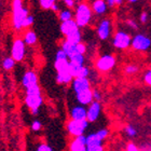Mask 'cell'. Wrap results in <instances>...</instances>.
<instances>
[{
  "label": "cell",
  "instance_id": "1",
  "mask_svg": "<svg viewBox=\"0 0 151 151\" xmlns=\"http://www.w3.org/2000/svg\"><path fill=\"white\" fill-rule=\"evenodd\" d=\"M42 103H43V98H42V94H41V90L39 85H36L34 88L26 90L25 104L30 109V112L34 116L38 114L39 108L41 107Z\"/></svg>",
  "mask_w": 151,
  "mask_h": 151
},
{
  "label": "cell",
  "instance_id": "2",
  "mask_svg": "<svg viewBox=\"0 0 151 151\" xmlns=\"http://www.w3.org/2000/svg\"><path fill=\"white\" fill-rule=\"evenodd\" d=\"M93 11L91 9V6L86 2H81L76 6L75 11V22L77 23L79 28L85 27L91 22Z\"/></svg>",
  "mask_w": 151,
  "mask_h": 151
},
{
  "label": "cell",
  "instance_id": "3",
  "mask_svg": "<svg viewBox=\"0 0 151 151\" xmlns=\"http://www.w3.org/2000/svg\"><path fill=\"white\" fill-rule=\"evenodd\" d=\"M29 15L28 10L24 8L21 0H14L12 4V22L16 30L23 28V22Z\"/></svg>",
  "mask_w": 151,
  "mask_h": 151
},
{
  "label": "cell",
  "instance_id": "4",
  "mask_svg": "<svg viewBox=\"0 0 151 151\" xmlns=\"http://www.w3.org/2000/svg\"><path fill=\"white\" fill-rule=\"evenodd\" d=\"M90 123L86 120L83 121H76V120H68V122L66 124L67 132L70 136L73 137H78V136L84 135V133L86 132V129H88Z\"/></svg>",
  "mask_w": 151,
  "mask_h": 151
},
{
  "label": "cell",
  "instance_id": "5",
  "mask_svg": "<svg viewBox=\"0 0 151 151\" xmlns=\"http://www.w3.org/2000/svg\"><path fill=\"white\" fill-rule=\"evenodd\" d=\"M116 58L112 54H103L95 62V67L101 73H108L116 66Z\"/></svg>",
  "mask_w": 151,
  "mask_h": 151
},
{
  "label": "cell",
  "instance_id": "6",
  "mask_svg": "<svg viewBox=\"0 0 151 151\" xmlns=\"http://www.w3.org/2000/svg\"><path fill=\"white\" fill-rule=\"evenodd\" d=\"M132 38L126 32L118 30L112 38V45L119 50H125L131 47Z\"/></svg>",
  "mask_w": 151,
  "mask_h": 151
},
{
  "label": "cell",
  "instance_id": "7",
  "mask_svg": "<svg viewBox=\"0 0 151 151\" xmlns=\"http://www.w3.org/2000/svg\"><path fill=\"white\" fill-rule=\"evenodd\" d=\"M131 47L135 51H139V52L147 51L151 47V39L148 36L142 35V34H137L132 38Z\"/></svg>",
  "mask_w": 151,
  "mask_h": 151
},
{
  "label": "cell",
  "instance_id": "8",
  "mask_svg": "<svg viewBox=\"0 0 151 151\" xmlns=\"http://www.w3.org/2000/svg\"><path fill=\"white\" fill-rule=\"evenodd\" d=\"M96 32L101 40H108L112 34V21L110 19H103L98 24Z\"/></svg>",
  "mask_w": 151,
  "mask_h": 151
},
{
  "label": "cell",
  "instance_id": "9",
  "mask_svg": "<svg viewBox=\"0 0 151 151\" xmlns=\"http://www.w3.org/2000/svg\"><path fill=\"white\" fill-rule=\"evenodd\" d=\"M25 45L22 39H15L12 44L11 50V57L15 62H21L25 56Z\"/></svg>",
  "mask_w": 151,
  "mask_h": 151
},
{
  "label": "cell",
  "instance_id": "10",
  "mask_svg": "<svg viewBox=\"0 0 151 151\" xmlns=\"http://www.w3.org/2000/svg\"><path fill=\"white\" fill-rule=\"evenodd\" d=\"M101 113V104L99 101H93L86 107V121L88 123L96 122Z\"/></svg>",
  "mask_w": 151,
  "mask_h": 151
},
{
  "label": "cell",
  "instance_id": "11",
  "mask_svg": "<svg viewBox=\"0 0 151 151\" xmlns=\"http://www.w3.org/2000/svg\"><path fill=\"white\" fill-rule=\"evenodd\" d=\"M71 88L75 94H78L86 90H91V82L88 78H75L71 81Z\"/></svg>",
  "mask_w": 151,
  "mask_h": 151
},
{
  "label": "cell",
  "instance_id": "12",
  "mask_svg": "<svg viewBox=\"0 0 151 151\" xmlns=\"http://www.w3.org/2000/svg\"><path fill=\"white\" fill-rule=\"evenodd\" d=\"M22 84L26 90L38 85V77L35 71H32V70L26 71L22 78Z\"/></svg>",
  "mask_w": 151,
  "mask_h": 151
},
{
  "label": "cell",
  "instance_id": "13",
  "mask_svg": "<svg viewBox=\"0 0 151 151\" xmlns=\"http://www.w3.org/2000/svg\"><path fill=\"white\" fill-rule=\"evenodd\" d=\"M69 151H86V138L85 135L73 137L69 144Z\"/></svg>",
  "mask_w": 151,
  "mask_h": 151
},
{
  "label": "cell",
  "instance_id": "14",
  "mask_svg": "<svg viewBox=\"0 0 151 151\" xmlns=\"http://www.w3.org/2000/svg\"><path fill=\"white\" fill-rule=\"evenodd\" d=\"M76 99L78 101V105H81V106H88L90 104L93 103V90H86V91H83L81 93H78L76 94Z\"/></svg>",
  "mask_w": 151,
  "mask_h": 151
},
{
  "label": "cell",
  "instance_id": "15",
  "mask_svg": "<svg viewBox=\"0 0 151 151\" xmlns=\"http://www.w3.org/2000/svg\"><path fill=\"white\" fill-rule=\"evenodd\" d=\"M70 119L76 121L86 120V107L81 105H76L70 109Z\"/></svg>",
  "mask_w": 151,
  "mask_h": 151
},
{
  "label": "cell",
  "instance_id": "16",
  "mask_svg": "<svg viewBox=\"0 0 151 151\" xmlns=\"http://www.w3.org/2000/svg\"><path fill=\"white\" fill-rule=\"evenodd\" d=\"M60 32L65 37H67L68 35L73 34V32H76V30H78L80 28L78 27L77 23L75 22V19H70V21H67V22L60 23Z\"/></svg>",
  "mask_w": 151,
  "mask_h": 151
},
{
  "label": "cell",
  "instance_id": "17",
  "mask_svg": "<svg viewBox=\"0 0 151 151\" xmlns=\"http://www.w3.org/2000/svg\"><path fill=\"white\" fill-rule=\"evenodd\" d=\"M91 9L95 14L103 15V14H105V13L107 12L108 6L107 3H106V1H104V0H95L94 2L92 3Z\"/></svg>",
  "mask_w": 151,
  "mask_h": 151
},
{
  "label": "cell",
  "instance_id": "18",
  "mask_svg": "<svg viewBox=\"0 0 151 151\" xmlns=\"http://www.w3.org/2000/svg\"><path fill=\"white\" fill-rule=\"evenodd\" d=\"M85 138H86V149L97 147V146H103V142H104L103 140L98 138L95 133H91V134L86 135Z\"/></svg>",
  "mask_w": 151,
  "mask_h": 151
},
{
  "label": "cell",
  "instance_id": "19",
  "mask_svg": "<svg viewBox=\"0 0 151 151\" xmlns=\"http://www.w3.org/2000/svg\"><path fill=\"white\" fill-rule=\"evenodd\" d=\"M77 44H73L68 42V41L64 40L62 42V50L64 51V53L66 54L67 57L69 58V57L73 56L75 54H78L77 53V47H76Z\"/></svg>",
  "mask_w": 151,
  "mask_h": 151
},
{
  "label": "cell",
  "instance_id": "20",
  "mask_svg": "<svg viewBox=\"0 0 151 151\" xmlns=\"http://www.w3.org/2000/svg\"><path fill=\"white\" fill-rule=\"evenodd\" d=\"M65 40L70 42V43H73V44L81 43L82 42V34H81V32H80V29L76 30V32H73V34H70V35H68L67 37H65Z\"/></svg>",
  "mask_w": 151,
  "mask_h": 151
},
{
  "label": "cell",
  "instance_id": "21",
  "mask_svg": "<svg viewBox=\"0 0 151 151\" xmlns=\"http://www.w3.org/2000/svg\"><path fill=\"white\" fill-rule=\"evenodd\" d=\"M73 77L69 73H56V82L58 84H68L71 83L73 81Z\"/></svg>",
  "mask_w": 151,
  "mask_h": 151
},
{
  "label": "cell",
  "instance_id": "22",
  "mask_svg": "<svg viewBox=\"0 0 151 151\" xmlns=\"http://www.w3.org/2000/svg\"><path fill=\"white\" fill-rule=\"evenodd\" d=\"M58 19H60V22H67V21H70V19H73V10L70 9H64L60 10V13H58Z\"/></svg>",
  "mask_w": 151,
  "mask_h": 151
},
{
  "label": "cell",
  "instance_id": "23",
  "mask_svg": "<svg viewBox=\"0 0 151 151\" xmlns=\"http://www.w3.org/2000/svg\"><path fill=\"white\" fill-rule=\"evenodd\" d=\"M24 43L28 44V45H34L37 42V35H36L35 32L32 30H28L26 32L25 36H24Z\"/></svg>",
  "mask_w": 151,
  "mask_h": 151
},
{
  "label": "cell",
  "instance_id": "24",
  "mask_svg": "<svg viewBox=\"0 0 151 151\" xmlns=\"http://www.w3.org/2000/svg\"><path fill=\"white\" fill-rule=\"evenodd\" d=\"M69 63H73L75 65H78V66H84L85 63V56L84 55H81V54H75L73 56L69 57Z\"/></svg>",
  "mask_w": 151,
  "mask_h": 151
},
{
  "label": "cell",
  "instance_id": "25",
  "mask_svg": "<svg viewBox=\"0 0 151 151\" xmlns=\"http://www.w3.org/2000/svg\"><path fill=\"white\" fill-rule=\"evenodd\" d=\"M14 65H15V60H13L11 56L6 57V58L3 60V62H2V67L6 70H11L13 67H14Z\"/></svg>",
  "mask_w": 151,
  "mask_h": 151
},
{
  "label": "cell",
  "instance_id": "26",
  "mask_svg": "<svg viewBox=\"0 0 151 151\" xmlns=\"http://www.w3.org/2000/svg\"><path fill=\"white\" fill-rule=\"evenodd\" d=\"M124 133H125L129 137L133 138V137H135V136L137 135V129H136L135 126L129 124V125H126L125 127H124Z\"/></svg>",
  "mask_w": 151,
  "mask_h": 151
},
{
  "label": "cell",
  "instance_id": "27",
  "mask_svg": "<svg viewBox=\"0 0 151 151\" xmlns=\"http://www.w3.org/2000/svg\"><path fill=\"white\" fill-rule=\"evenodd\" d=\"M90 68L88 66H81L80 67V69L78 71V76H77V78H88V76H90Z\"/></svg>",
  "mask_w": 151,
  "mask_h": 151
},
{
  "label": "cell",
  "instance_id": "28",
  "mask_svg": "<svg viewBox=\"0 0 151 151\" xmlns=\"http://www.w3.org/2000/svg\"><path fill=\"white\" fill-rule=\"evenodd\" d=\"M124 71H125L126 75H134L138 71V66L135 64H129L124 68Z\"/></svg>",
  "mask_w": 151,
  "mask_h": 151
},
{
  "label": "cell",
  "instance_id": "29",
  "mask_svg": "<svg viewBox=\"0 0 151 151\" xmlns=\"http://www.w3.org/2000/svg\"><path fill=\"white\" fill-rule=\"evenodd\" d=\"M39 3H40V6L42 9L51 10L52 6H53V4L55 3V1H54V0H40Z\"/></svg>",
  "mask_w": 151,
  "mask_h": 151
},
{
  "label": "cell",
  "instance_id": "30",
  "mask_svg": "<svg viewBox=\"0 0 151 151\" xmlns=\"http://www.w3.org/2000/svg\"><path fill=\"white\" fill-rule=\"evenodd\" d=\"M95 134L97 135V137L101 139V140H103V142H104L105 139L108 137V135H109V129H98L97 132H95Z\"/></svg>",
  "mask_w": 151,
  "mask_h": 151
},
{
  "label": "cell",
  "instance_id": "31",
  "mask_svg": "<svg viewBox=\"0 0 151 151\" xmlns=\"http://www.w3.org/2000/svg\"><path fill=\"white\" fill-rule=\"evenodd\" d=\"M34 21H35V19H34V16L29 14V15L25 19V21L23 22V28H28V27H30V26L32 25V23H34Z\"/></svg>",
  "mask_w": 151,
  "mask_h": 151
},
{
  "label": "cell",
  "instance_id": "32",
  "mask_svg": "<svg viewBox=\"0 0 151 151\" xmlns=\"http://www.w3.org/2000/svg\"><path fill=\"white\" fill-rule=\"evenodd\" d=\"M77 47V53L78 54H81V55H84L86 53V45L84 43H79L76 45Z\"/></svg>",
  "mask_w": 151,
  "mask_h": 151
},
{
  "label": "cell",
  "instance_id": "33",
  "mask_svg": "<svg viewBox=\"0 0 151 151\" xmlns=\"http://www.w3.org/2000/svg\"><path fill=\"white\" fill-rule=\"evenodd\" d=\"M144 81L146 84H148L151 86V68L148 70H146V73H144Z\"/></svg>",
  "mask_w": 151,
  "mask_h": 151
},
{
  "label": "cell",
  "instance_id": "34",
  "mask_svg": "<svg viewBox=\"0 0 151 151\" xmlns=\"http://www.w3.org/2000/svg\"><path fill=\"white\" fill-rule=\"evenodd\" d=\"M41 127H42V123L39 121V120H35V121H32V131H35V132H38V131H40Z\"/></svg>",
  "mask_w": 151,
  "mask_h": 151
},
{
  "label": "cell",
  "instance_id": "35",
  "mask_svg": "<svg viewBox=\"0 0 151 151\" xmlns=\"http://www.w3.org/2000/svg\"><path fill=\"white\" fill-rule=\"evenodd\" d=\"M36 151H53V149H52V147L47 145V144H40L37 147V150Z\"/></svg>",
  "mask_w": 151,
  "mask_h": 151
},
{
  "label": "cell",
  "instance_id": "36",
  "mask_svg": "<svg viewBox=\"0 0 151 151\" xmlns=\"http://www.w3.org/2000/svg\"><path fill=\"white\" fill-rule=\"evenodd\" d=\"M125 151H140V149H139L135 144H133V142H129V144L126 145Z\"/></svg>",
  "mask_w": 151,
  "mask_h": 151
},
{
  "label": "cell",
  "instance_id": "37",
  "mask_svg": "<svg viewBox=\"0 0 151 151\" xmlns=\"http://www.w3.org/2000/svg\"><path fill=\"white\" fill-rule=\"evenodd\" d=\"M93 101H101V93L98 90H94L93 91Z\"/></svg>",
  "mask_w": 151,
  "mask_h": 151
},
{
  "label": "cell",
  "instance_id": "38",
  "mask_svg": "<svg viewBox=\"0 0 151 151\" xmlns=\"http://www.w3.org/2000/svg\"><path fill=\"white\" fill-rule=\"evenodd\" d=\"M148 17H149V14L148 12H142V14H140V16H139V21H140V23H146L147 21H148Z\"/></svg>",
  "mask_w": 151,
  "mask_h": 151
},
{
  "label": "cell",
  "instance_id": "39",
  "mask_svg": "<svg viewBox=\"0 0 151 151\" xmlns=\"http://www.w3.org/2000/svg\"><path fill=\"white\" fill-rule=\"evenodd\" d=\"M64 3H65V6H67V9H73V6H76V3H75V1L73 0H65L64 1Z\"/></svg>",
  "mask_w": 151,
  "mask_h": 151
},
{
  "label": "cell",
  "instance_id": "40",
  "mask_svg": "<svg viewBox=\"0 0 151 151\" xmlns=\"http://www.w3.org/2000/svg\"><path fill=\"white\" fill-rule=\"evenodd\" d=\"M126 24H127V25L133 29H136L137 27H138L137 23H136L135 21H133V19H127V21H126Z\"/></svg>",
  "mask_w": 151,
  "mask_h": 151
},
{
  "label": "cell",
  "instance_id": "41",
  "mask_svg": "<svg viewBox=\"0 0 151 151\" xmlns=\"http://www.w3.org/2000/svg\"><path fill=\"white\" fill-rule=\"evenodd\" d=\"M106 3H107L108 8H113L114 6H116V0H108V1H106Z\"/></svg>",
  "mask_w": 151,
  "mask_h": 151
},
{
  "label": "cell",
  "instance_id": "42",
  "mask_svg": "<svg viewBox=\"0 0 151 151\" xmlns=\"http://www.w3.org/2000/svg\"><path fill=\"white\" fill-rule=\"evenodd\" d=\"M51 10H52V11H54V12H58V11H60V6H58L57 3H54Z\"/></svg>",
  "mask_w": 151,
  "mask_h": 151
},
{
  "label": "cell",
  "instance_id": "43",
  "mask_svg": "<svg viewBox=\"0 0 151 151\" xmlns=\"http://www.w3.org/2000/svg\"><path fill=\"white\" fill-rule=\"evenodd\" d=\"M116 6H120V4L123 2L122 0H116Z\"/></svg>",
  "mask_w": 151,
  "mask_h": 151
}]
</instances>
